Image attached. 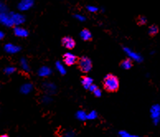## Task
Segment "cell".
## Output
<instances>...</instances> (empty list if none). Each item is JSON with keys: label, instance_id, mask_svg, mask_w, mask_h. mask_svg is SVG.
I'll return each instance as SVG.
<instances>
[{"label": "cell", "instance_id": "obj_9", "mask_svg": "<svg viewBox=\"0 0 160 137\" xmlns=\"http://www.w3.org/2000/svg\"><path fill=\"white\" fill-rule=\"evenodd\" d=\"M159 32V28L158 26L156 24H153L149 26V31H148V33H149V36H151V37H154L155 36H157V34Z\"/></svg>", "mask_w": 160, "mask_h": 137}, {"label": "cell", "instance_id": "obj_4", "mask_svg": "<svg viewBox=\"0 0 160 137\" xmlns=\"http://www.w3.org/2000/svg\"><path fill=\"white\" fill-rule=\"evenodd\" d=\"M61 45L68 50H73L75 47L76 42L73 37L69 36H66L61 39Z\"/></svg>", "mask_w": 160, "mask_h": 137}, {"label": "cell", "instance_id": "obj_7", "mask_svg": "<svg viewBox=\"0 0 160 137\" xmlns=\"http://www.w3.org/2000/svg\"><path fill=\"white\" fill-rule=\"evenodd\" d=\"M151 115L152 117L154 118L155 122L157 123L158 121L160 120V107L158 105H156L153 107V108L151 110Z\"/></svg>", "mask_w": 160, "mask_h": 137}, {"label": "cell", "instance_id": "obj_2", "mask_svg": "<svg viewBox=\"0 0 160 137\" xmlns=\"http://www.w3.org/2000/svg\"><path fill=\"white\" fill-rule=\"evenodd\" d=\"M77 67L82 73H88L93 69V62L87 56H81L79 57Z\"/></svg>", "mask_w": 160, "mask_h": 137}, {"label": "cell", "instance_id": "obj_15", "mask_svg": "<svg viewBox=\"0 0 160 137\" xmlns=\"http://www.w3.org/2000/svg\"><path fill=\"white\" fill-rule=\"evenodd\" d=\"M50 70L47 68H42L40 70V75H42V76H45V75H48L50 73Z\"/></svg>", "mask_w": 160, "mask_h": 137}, {"label": "cell", "instance_id": "obj_10", "mask_svg": "<svg viewBox=\"0 0 160 137\" xmlns=\"http://www.w3.org/2000/svg\"><path fill=\"white\" fill-rule=\"evenodd\" d=\"M14 33L15 35L17 36H27L28 35V32L26 30V29H23L22 27H15L14 28Z\"/></svg>", "mask_w": 160, "mask_h": 137}, {"label": "cell", "instance_id": "obj_16", "mask_svg": "<svg viewBox=\"0 0 160 137\" xmlns=\"http://www.w3.org/2000/svg\"><path fill=\"white\" fill-rule=\"evenodd\" d=\"M97 116V112L93 111V112H90V113L88 115V119H90V120H93V119H96Z\"/></svg>", "mask_w": 160, "mask_h": 137}, {"label": "cell", "instance_id": "obj_19", "mask_svg": "<svg viewBox=\"0 0 160 137\" xmlns=\"http://www.w3.org/2000/svg\"><path fill=\"white\" fill-rule=\"evenodd\" d=\"M97 89V85H94V84H92L91 86H90V88H89V90L91 91V92H94L95 90Z\"/></svg>", "mask_w": 160, "mask_h": 137}, {"label": "cell", "instance_id": "obj_6", "mask_svg": "<svg viewBox=\"0 0 160 137\" xmlns=\"http://www.w3.org/2000/svg\"><path fill=\"white\" fill-rule=\"evenodd\" d=\"M120 67L122 68L124 70H130L133 67V61L130 58H126L120 62Z\"/></svg>", "mask_w": 160, "mask_h": 137}, {"label": "cell", "instance_id": "obj_18", "mask_svg": "<svg viewBox=\"0 0 160 137\" xmlns=\"http://www.w3.org/2000/svg\"><path fill=\"white\" fill-rule=\"evenodd\" d=\"M93 94H94L96 97H100L101 95H102V92H101V90L97 88V89L95 90L94 92H93Z\"/></svg>", "mask_w": 160, "mask_h": 137}, {"label": "cell", "instance_id": "obj_17", "mask_svg": "<svg viewBox=\"0 0 160 137\" xmlns=\"http://www.w3.org/2000/svg\"><path fill=\"white\" fill-rule=\"evenodd\" d=\"M121 135L122 137H138L135 136V135H131L128 134V133H126L125 131H121Z\"/></svg>", "mask_w": 160, "mask_h": 137}, {"label": "cell", "instance_id": "obj_21", "mask_svg": "<svg viewBox=\"0 0 160 137\" xmlns=\"http://www.w3.org/2000/svg\"><path fill=\"white\" fill-rule=\"evenodd\" d=\"M64 137H74V133H68L64 135Z\"/></svg>", "mask_w": 160, "mask_h": 137}, {"label": "cell", "instance_id": "obj_1", "mask_svg": "<svg viewBox=\"0 0 160 137\" xmlns=\"http://www.w3.org/2000/svg\"><path fill=\"white\" fill-rule=\"evenodd\" d=\"M103 88L108 92H117L120 88V81L118 77L112 73H108L103 79Z\"/></svg>", "mask_w": 160, "mask_h": 137}, {"label": "cell", "instance_id": "obj_8", "mask_svg": "<svg viewBox=\"0 0 160 137\" xmlns=\"http://www.w3.org/2000/svg\"><path fill=\"white\" fill-rule=\"evenodd\" d=\"M93 79L92 78H89L88 76H83L81 78V83L83 86L86 89H89V88L93 84Z\"/></svg>", "mask_w": 160, "mask_h": 137}, {"label": "cell", "instance_id": "obj_22", "mask_svg": "<svg viewBox=\"0 0 160 137\" xmlns=\"http://www.w3.org/2000/svg\"><path fill=\"white\" fill-rule=\"evenodd\" d=\"M0 137H9L8 135H2Z\"/></svg>", "mask_w": 160, "mask_h": 137}, {"label": "cell", "instance_id": "obj_11", "mask_svg": "<svg viewBox=\"0 0 160 137\" xmlns=\"http://www.w3.org/2000/svg\"><path fill=\"white\" fill-rule=\"evenodd\" d=\"M136 23L138 26H144L147 23V18L143 15H140L136 17Z\"/></svg>", "mask_w": 160, "mask_h": 137}, {"label": "cell", "instance_id": "obj_3", "mask_svg": "<svg viewBox=\"0 0 160 137\" xmlns=\"http://www.w3.org/2000/svg\"><path fill=\"white\" fill-rule=\"evenodd\" d=\"M79 57L71 53H65L63 54V62L67 66H72L74 64H77Z\"/></svg>", "mask_w": 160, "mask_h": 137}, {"label": "cell", "instance_id": "obj_13", "mask_svg": "<svg viewBox=\"0 0 160 137\" xmlns=\"http://www.w3.org/2000/svg\"><path fill=\"white\" fill-rule=\"evenodd\" d=\"M32 89V85L29 84V83H27V84H24V85L21 88V92H22V93L27 94V93H29V92H31Z\"/></svg>", "mask_w": 160, "mask_h": 137}, {"label": "cell", "instance_id": "obj_5", "mask_svg": "<svg viewBox=\"0 0 160 137\" xmlns=\"http://www.w3.org/2000/svg\"><path fill=\"white\" fill-rule=\"evenodd\" d=\"M80 36L84 42H92L93 41V36H92L91 32L87 28H84L82 31L80 33Z\"/></svg>", "mask_w": 160, "mask_h": 137}, {"label": "cell", "instance_id": "obj_12", "mask_svg": "<svg viewBox=\"0 0 160 137\" xmlns=\"http://www.w3.org/2000/svg\"><path fill=\"white\" fill-rule=\"evenodd\" d=\"M32 0H22V3L20 4V8L21 9H27L32 4Z\"/></svg>", "mask_w": 160, "mask_h": 137}, {"label": "cell", "instance_id": "obj_20", "mask_svg": "<svg viewBox=\"0 0 160 137\" xmlns=\"http://www.w3.org/2000/svg\"><path fill=\"white\" fill-rule=\"evenodd\" d=\"M14 70H15L14 68H8V69L5 70V72H6L7 73H12V72H13Z\"/></svg>", "mask_w": 160, "mask_h": 137}, {"label": "cell", "instance_id": "obj_14", "mask_svg": "<svg viewBox=\"0 0 160 137\" xmlns=\"http://www.w3.org/2000/svg\"><path fill=\"white\" fill-rule=\"evenodd\" d=\"M77 118L79 120H86V119H88V115L86 114L83 111H79L77 113Z\"/></svg>", "mask_w": 160, "mask_h": 137}]
</instances>
